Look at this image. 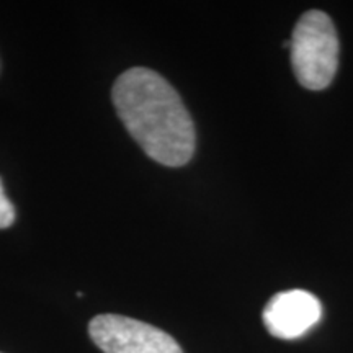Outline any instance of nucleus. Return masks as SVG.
Instances as JSON below:
<instances>
[{
    "mask_svg": "<svg viewBox=\"0 0 353 353\" xmlns=\"http://www.w3.org/2000/svg\"><path fill=\"white\" fill-rule=\"evenodd\" d=\"M112 100L128 132L152 161L167 167L188 164L195 152V125L161 74L128 69L114 82Z\"/></svg>",
    "mask_w": 353,
    "mask_h": 353,
    "instance_id": "1",
    "label": "nucleus"
},
{
    "mask_svg": "<svg viewBox=\"0 0 353 353\" xmlns=\"http://www.w3.org/2000/svg\"><path fill=\"white\" fill-rule=\"evenodd\" d=\"M291 64L294 76L309 90L327 88L339 68V38L327 13H304L291 34Z\"/></svg>",
    "mask_w": 353,
    "mask_h": 353,
    "instance_id": "2",
    "label": "nucleus"
},
{
    "mask_svg": "<svg viewBox=\"0 0 353 353\" xmlns=\"http://www.w3.org/2000/svg\"><path fill=\"white\" fill-rule=\"evenodd\" d=\"M88 334L105 353H183L164 330L125 316H97L88 324Z\"/></svg>",
    "mask_w": 353,
    "mask_h": 353,
    "instance_id": "3",
    "label": "nucleus"
},
{
    "mask_svg": "<svg viewBox=\"0 0 353 353\" xmlns=\"http://www.w3.org/2000/svg\"><path fill=\"white\" fill-rule=\"evenodd\" d=\"M322 306L314 294L303 290L276 293L263 309V324L273 337L293 341L319 322Z\"/></svg>",
    "mask_w": 353,
    "mask_h": 353,
    "instance_id": "4",
    "label": "nucleus"
},
{
    "mask_svg": "<svg viewBox=\"0 0 353 353\" xmlns=\"http://www.w3.org/2000/svg\"><path fill=\"white\" fill-rule=\"evenodd\" d=\"M15 223V208L3 192L2 180H0V229L10 228Z\"/></svg>",
    "mask_w": 353,
    "mask_h": 353,
    "instance_id": "5",
    "label": "nucleus"
}]
</instances>
